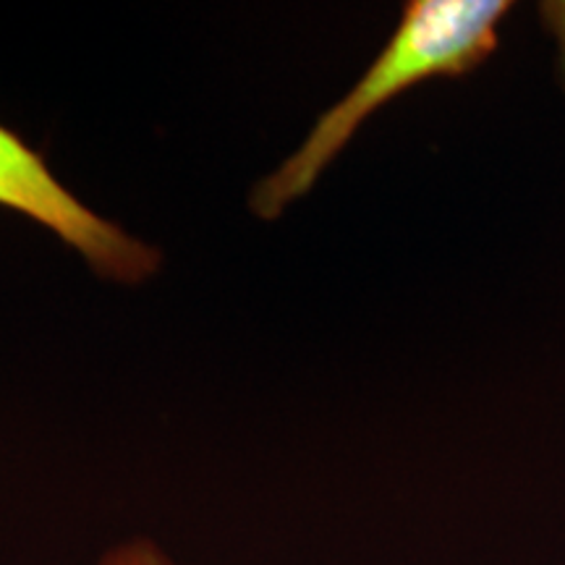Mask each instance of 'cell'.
<instances>
[{"instance_id": "cell-3", "label": "cell", "mask_w": 565, "mask_h": 565, "mask_svg": "<svg viewBox=\"0 0 565 565\" xmlns=\"http://www.w3.org/2000/svg\"><path fill=\"white\" fill-rule=\"evenodd\" d=\"M100 565H173L166 555L160 553L152 542H131L113 550L110 555L103 557Z\"/></svg>"}, {"instance_id": "cell-4", "label": "cell", "mask_w": 565, "mask_h": 565, "mask_svg": "<svg viewBox=\"0 0 565 565\" xmlns=\"http://www.w3.org/2000/svg\"><path fill=\"white\" fill-rule=\"evenodd\" d=\"M542 19H545L550 32L557 38V45H561V66L565 71V0L563 3L542 6Z\"/></svg>"}, {"instance_id": "cell-1", "label": "cell", "mask_w": 565, "mask_h": 565, "mask_svg": "<svg viewBox=\"0 0 565 565\" xmlns=\"http://www.w3.org/2000/svg\"><path fill=\"white\" fill-rule=\"evenodd\" d=\"M508 0H412L391 42L364 71L341 103H335L273 175L259 181L252 210L275 221L288 204L315 186L324 168L349 145L374 110L401 92L437 76H463L482 66L500 45V24L511 13Z\"/></svg>"}, {"instance_id": "cell-2", "label": "cell", "mask_w": 565, "mask_h": 565, "mask_svg": "<svg viewBox=\"0 0 565 565\" xmlns=\"http://www.w3.org/2000/svg\"><path fill=\"white\" fill-rule=\"evenodd\" d=\"M0 204L58 233L105 278L141 282L158 273V249L84 207L40 154L6 126H0Z\"/></svg>"}]
</instances>
